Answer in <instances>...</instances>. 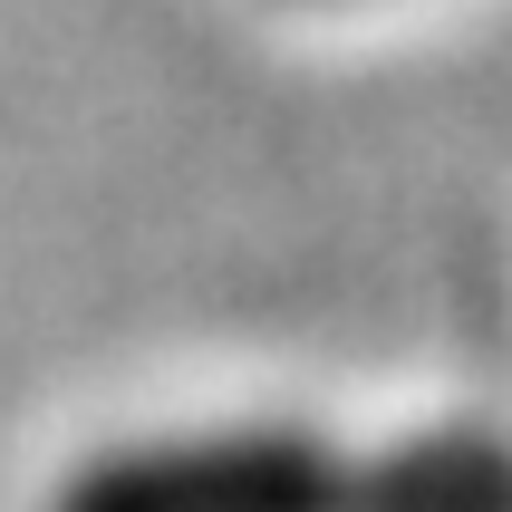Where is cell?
Masks as SVG:
<instances>
[{
	"mask_svg": "<svg viewBox=\"0 0 512 512\" xmlns=\"http://www.w3.org/2000/svg\"><path fill=\"white\" fill-rule=\"evenodd\" d=\"M49 512H512V445H329L310 426H194L87 455Z\"/></svg>",
	"mask_w": 512,
	"mask_h": 512,
	"instance_id": "obj_1",
	"label": "cell"
}]
</instances>
